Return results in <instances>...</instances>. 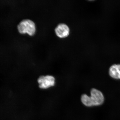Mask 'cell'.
I'll return each mask as SVG.
<instances>
[{
  "label": "cell",
  "instance_id": "6da1fadb",
  "mask_svg": "<svg viewBox=\"0 0 120 120\" xmlns=\"http://www.w3.org/2000/svg\"><path fill=\"white\" fill-rule=\"evenodd\" d=\"M90 94V97L85 94L81 96V101L85 106L87 107L100 106L104 102V96L101 91L93 88L91 90Z\"/></svg>",
  "mask_w": 120,
  "mask_h": 120
},
{
  "label": "cell",
  "instance_id": "3957f363",
  "mask_svg": "<svg viewBox=\"0 0 120 120\" xmlns=\"http://www.w3.org/2000/svg\"><path fill=\"white\" fill-rule=\"evenodd\" d=\"M55 79L53 76L47 75L40 76L38 80L39 86L42 89H46L54 86Z\"/></svg>",
  "mask_w": 120,
  "mask_h": 120
},
{
  "label": "cell",
  "instance_id": "5b68a950",
  "mask_svg": "<svg viewBox=\"0 0 120 120\" xmlns=\"http://www.w3.org/2000/svg\"><path fill=\"white\" fill-rule=\"evenodd\" d=\"M109 75L114 79H120V64H114L109 68Z\"/></svg>",
  "mask_w": 120,
  "mask_h": 120
},
{
  "label": "cell",
  "instance_id": "277c9868",
  "mask_svg": "<svg viewBox=\"0 0 120 120\" xmlns=\"http://www.w3.org/2000/svg\"><path fill=\"white\" fill-rule=\"evenodd\" d=\"M55 34L57 36L60 38H64L68 36L70 30L65 24L61 23L57 25L55 29Z\"/></svg>",
  "mask_w": 120,
  "mask_h": 120
},
{
  "label": "cell",
  "instance_id": "7a4b0ae2",
  "mask_svg": "<svg viewBox=\"0 0 120 120\" xmlns=\"http://www.w3.org/2000/svg\"><path fill=\"white\" fill-rule=\"evenodd\" d=\"M17 29L20 34H27L30 36L34 35L36 30L35 23L32 20L28 19H23L19 22Z\"/></svg>",
  "mask_w": 120,
  "mask_h": 120
}]
</instances>
